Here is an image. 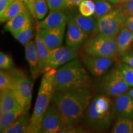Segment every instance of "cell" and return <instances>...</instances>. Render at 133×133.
Returning <instances> with one entry per match:
<instances>
[{
  "label": "cell",
  "instance_id": "1",
  "mask_svg": "<svg viewBox=\"0 0 133 133\" xmlns=\"http://www.w3.org/2000/svg\"><path fill=\"white\" fill-rule=\"evenodd\" d=\"M92 96L91 88L55 91L52 102L61 113L64 126L77 124L82 121Z\"/></svg>",
  "mask_w": 133,
  "mask_h": 133
},
{
  "label": "cell",
  "instance_id": "2",
  "mask_svg": "<svg viewBox=\"0 0 133 133\" xmlns=\"http://www.w3.org/2000/svg\"><path fill=\"white\" fill-rule=\"evenodd\" d=\"M55 91L91 88V80L81 61L77 57L56 70Z\"/></svg>",
  "mask_w": 133,
  "mask_h": 133
},
{
  "label": "cell",
  "instance_id": "3",
  "mask_svg": "<svg viewBox=\"0 0 133 133\" xmlns=\"http://www.w3.org/2000/svg\"><path fill=\"white\" fill-rule=\"evenodd\" d=\"M56 69H52L43 74L39 85L35 104L31 116L27 133L40 132L43 115L52 101L55 92L54 78Z\"/></svg>",
  "mask_w": 133,
  "mask_h": 133
},
{
  "label": "cell",
  "instance_id": "4",
  "mask_svg": "<svg viewBox=\"0 0 133 133\" xmlns=\"http://www.w3.org/2000/svg\"><path fill=\"white\" fill-rule=\"evenodd\" d=\"M115 115L114 104L110 98L98 96L91 101L84 118L86 123L91 128L102 131L111 125Z\"/></svg>",
  "mask_w": 133,
  "mask_h": 133
},
{
  "label": "cell",
  "instance_id": "5",
  "mask_svg": "<svg viewBox=\"0 0 133 133\" xmlns=\"http://www.w3.org/2000/svg\"><path fill=\"white\" fill-rule=\"evenodd\" d=\"M128 16L121 8L117 7L96 20L94 35L117 36L124 27Z\"/></svg>",
  "mask_w": 133,
  "mask_h": 133
},
{
  "label": "cell",
  "instance_id": "6",
  "mask_svg": "<svg viewBox=\"0 0 133 133\" xmlns=\"http://www.w3.org/2000/svg\"><path fill=\"white\" fill-rule=\"evenodd\" d=\"M8 71L12 78L11 89L14 91L25 112H29L32 98V80L21 69L13 68Z\"/></svg>",
  "mask_w": 133,
  "mask_h": 133
},
{
  "label": "cell",
  "instance_id": "7",
  "mask_svg": "<svg viewBox=\"0 0 133 133\" xmlns=\"http://www.w3.org/2000/svg\"><path fill=\"white\" fill-rule=\"evenodd\" d=\"M117 36L94 35L84 45L85 54L114 58L117 56Z\"/></svg>",
  "mask_w": 133,
  "mask_h": 133
},
{
  "label": "cell",
  "instance_id": "8",
  "mask_svg": "<svg viewBox=\"0 0 133 133\" xmlns=\"http://www.w3.org/2000/svg\"><path fill=\"white\" fill-rule=\"evenodd\" d=\"M101 87L108 96L116 97L124 94L129 86L119 69H112L103 78Z\"/></svg>",
  "mask_w": 133,
  "mask_h": 133
},
{
  "label": "cell",
  "instance_id": "9",
  "mask_svg": "<svg viewBox=\"0 0 133 133\" xmlns=\"http://www.w3.org/2000/svg\"><path fill=\"white\" fill-rule=\"evenodd\" d=\"M62 115L54 102L50 103L43 115L40 132L56 133L64 128Z\"/></svg>",
  "mask_w": 133,
  "mask_h": 133
},
{
  "label": "cell",
  "instance_id": "10",
  "mask_svg": "<svg viewBox=\"0 0 133 133\" xmlns=\"http://www.w3.org/2000/svg\"><path fill=\"white\" fill-rule=\"evenodd\" d=\"M78 49L70 47H59L51 50L46 65L45 72L52 69H56L62 66L78 56Z\"/></svg>",
  "mask_w": 133,
  "mask_h": 133
},
{
  "label": "cell",
  "instance_id": "11",
  "mask_svg": "<svg viewBox=\"0 0 133 133\" xmlns=\"http://www.w3.org/2000/svg\"><path fill=\"white\" fill-rule=\"evenodd\" d=\"M82 62L93 76H99L107 71L112 65L114 60L112 57L86 54L83 56Z\"/></svg>",
  "mask_w": 133,
  "mask_h": 133
},
{
  "label": "cell",
  "instance_id": "12",
  "mask_svg": "<svg viewBox=\"0 0 133 133\" xmlns=\"http://www.w3.org/2000/svg\"><path fill=\"white\" fill-rule=\"evenodd\" d=\"M65 28L66 25L49 29H41L39 25H38L36 31L39 33L46 45L51 51L61 47L62 44Z\"/></svg>",
  "mask_w": 133,
  "mask_h": 133
},
{
  "label": "cell",
  "instance_id": "13",
  "mask_svg": "<svg viewBox=\"0 0 133 133\" xmlns=\"http://www.w3.org/2000/svg\"><path fill=\"white\" fill-rule=\"evenodd\" d=\"M89 35L78 26L74 18L68 22L66 35V44L70 47L78 48L82 47L88 40Z\"/></svg>",
  "mask_w": 133,
  "mask_h": 133
},
{
  "label": "cell",
  "instance_id": "14",
  "mask_svg": "<svg viewBox=\"0 0 133 133\" xmlns=\"http://www.w3.org/2000/svg\"><path fill=\"white\" fill-rule=\"evenodd\" d=\"M115 114L119 117L133 119V98L128 94H123L115 97Z\"/></svg>",
  "mask_w": 133,
  "mask_h": 133
},
{
  "label": "cell",
  "instance_id": "15",
  "mask_svg": "<svg viewBox=\"0 0 133 133\" xmlns=\"http://www.w3.org/2000/svg\"><path fill=\"white\" fill-rule=\"evenodd\" d=\"M31 16L29 10L26 9L8 21L4 26V30L12 35L18 32L32 22Z\"/></svg>",
  "mask_w": 133,
  "mask_h": 133
},
{
  "label": "cell",
  "instance_id": "16",
  "mask_svg": "<svg viewBox=\"0 0 133 133\" xmlns=\"http://www.w3.org/2000/svg\"><path fill=\"white\" fill-rule=\"evenodd\" d=\"M26 60L29 64L30 70L31 78L33 80L36 79L40 74L39 59L36 49L35 41H30L25 46Z\"/></svg>",
  "mask_w": 133,
  "mask_h": 133
},
{
  "label": "cell",
  "instance_id": "17",
  "mask_svg": "<svg viewBox=\"0 0 133 133\" xmlns=\"http://www.w3.org/2000/svg\"><path fill=\"white\" fill-rule=\"evenodd\" d=\"M19 99L11 88L1 90L0 92V114L21 109Z\"/></svg>",
  "mask_w": 133,
  "mask_h": 133
},
{
  "label": "cell",
  "instance_id": "18",
  "mask_svg": "<svg viewBox=\"0 0 133 133\" xmlns=\"http://www.w3.org/2000/svg\"><path fill=\"white\" fill-rule=\"evenodd\" d=\"M67 17L62 11H51L45 19L38 24L41 29H49L66 25Z\"/></svg>",
  "mask_w": 133,
  "mask_h": 133
},
{
  "label": "cell",
  "instance_id": "19",
  "mask_svg": "<svg viewBox=\"0 0 133 133\" xmlns=\"http://www.w3.org/2000/svg\"><path fill=\"white\" fill-rule=\"evenodd\" d=\"M117 56H122L128 52L133 44V31L124 26L117 37Z\"/></svg>",
  "mask_w": 133,
  "mask_h": 133
},
{
  "label": "cell",
  "instance_id": "20",
  "mask_svg": "<svg viewBox=\"0 0 133 133\" xmlns=\"http://www.w3.org/2000/svg\"><path fill=\"white\" fill-rule=\"evenodd\" d=\"M35 41L36 49L37 51L38 59H39L40 74L42 75L45 73L46 66L47 65L48 59H49L51 50L46 45L37 31L36 33Z\"/></svg>",
  "mask_w": 133,
  "mask_h": 133
},
{
  "label": "cell",
  "instance_id": "21",
  "mask_svg": "<svg viewBox=\"0 0 133 133\" xmlns=\"http://www.w3.org/2000/svg\"><path fill=\"white\" fill-rule=\"evenodd\" d=\"M26 9L28 8L23 0H14L4 12L0 14V21L1 23L7 22L10 19Z\"/></svg>",
  "mask_w": 133,
  "mask_h": 133
},
{
  "label": "cell",
  "instance_id": "22",
  "mask_svg": "<svg viewBox=\"0 0 133 133\" xmlns=\"http://www.w3.org/2000/svg\"><path fill=\"white\" fill-rule=\"evenodd\" d=\"M30 117L29 112H24L3 133H24L27 132Z\"/></svg>",
  "mask_w": 133,
  "mask_h": 133
},
{
  "label": "cell",
  "instance_id": "23",
  "mask_svg": "<svg viewBox=\"0 0 133 133\" xmlns=\"http://www.w3.org/2000/svg\"><path fill=\"white\" fill-rule=\"evenodd\" d=\"M24 112H25L24 109L21 108L0 114V132L3 133L5 129L11 126Z\"/></svg>",
  "mask_w": 133,
  "mask_h": 133
},
{
  "label": "cell",
  "instance_id": "24",
  "mask_svg": "<svg viewBox=\"0 0 133 133\" xmlns=\"http://www.w3.org/2000/svg\"><path fill=\"white\" fill-rule=\"evenodd\" d=\"M74 19L79 27L88 35H93L96 26V21L93 17L84 16L79 13L74 17Z\"/></svg>",
  "mask_w": 133,
  "mask_h": 133
},
{
  "label": "cell",
  "instance_id": "25",
  "mask_svg": "<svg viewBox=\"0 0 133 133\" xmlns=\"http://www.w3.org/2000/svg\"><path fill=\"white\" fill-rule=\"evenodd\" d=\"M113 133H133V119L119 117L112 129Z\"/></svg>",
  "mask_w": 133,
  "mask_h": 133
},
{
  "label": "cell",
  "instance_id": "26",
  "mask_svg": "<svg viewBox=\"0 0 133 133\" xmlns=\"http://www.w3.org/2000/svg\"><path fill=\"white\" fill-rule=\"evenodd\" d=\"M33 32H34V27H33L32 22H31L24 29L18 32L14 33L12 35L22 45L25 46L31 40V38L33 35Z\"/></svg>",
  "mask_w": 133,
  "mask_h": 133
},
{
  "label": "cell",
  "instance_id": "27",
  "mask_svg": "<svg viewBox=\"0 0 133 133\" xmlns=\"http://www.w3.org/2000/svg\"><path fill=\"white\" fill-rule=\"evenodd\" d=\"M114 8L113 5L104 0H97L95 1V11L92 17L96 20L111 11Z\"/></svg>",
  "mask_w": 133,
  "mask_h": 133
},
{
  "label": "cell",
  "instance_id": "28",
  "mask_svg": "<svg viewBox=\"0 0 133 133\" xmlns=\"http://www.w3.org/2000/svg\"><path fill=\"white\" fill-rule=\"evenodd\" d=\"M79 11L84 16H93L95 11V2L92 0H83L79 4Z\"/></svg>",
  "mask_w": 133,
  "mask_h": 133
},
{
  "label": "cell",
  "instance_id": "29",
  "mask_svg": "<svg viewBox=\"0 0 133 133\" xmlns=\"http://www.w3.org/2000/svg\"><path fill=\"white\" fill-rule=\"evenodd\" d=\"M48 5L46 0H35V12L36 18L42 20L47 14Z\"/></svg>",
  "mask_w": 133,
  "mask_h": 133
},
{
  "label": "cell",
  "instance_id": "30",
  "mask_svg": "<svg viewBox=\"0 0 133 133\" xmlns=\"http://www.w3.org/2000/svg\"><path fill=\"white\" fill-rule=\"evenodd\" d=\"M51 11H63L70 9L67 0H46Z\"/></svg>",
  "mask_w": 133,
  "mask_h": 133
},
{
  "label": "cell",
  "instance_id": "31",
  "mask_svg": "<svg viewBox=\"0 0 133 133\" xmlns=\"http://www.w3.org/2000/svg\"><path fill=\"white\" fill-rule=\"evenodd\" d=\"M12 86V78L8 71L1 70L0 71V91L9 89Z\"/></svg>",
  "mask_w": 133,
  "mask_h": 133
},
{
  "label": "cell",
  "instance_id": "32",
  "mask_svg": "<svg viewBox=\"0 0 133 133\" xmlns=\"http://www.w3.org/2000/svg\"><path fill=\"white\" fill-rule=\"evenodd\" d=\"M119 70L123 75L126 83L129 87L133 86V67L128 64H123L120 66Z\"/></svg>",
  "mask_w": 133,
  "mask_h": 133
},
{
  "label": "cell",
  "instance_id": "33",
  "mask_svg": "<svg viewBox=\"0 0 133 133\" xmlns=\"http://www.w3.org/2000/svg\"><path fill=\"white\" fill-rule=\"evenodd\" d=\"M14 64L12 57L7 54L0 52V68L1 70H9L14 68Z\"/></svg>",
  "mask_w": 133,
  "mask_h": 133
},
{
  "label": "cell",
  "instance_id": "34",
  "mask_svg": "<svg viewBox=\"0 0 133 133\" xmlns=\"http://www.w3.org/2000/svg\"><path fill=\"white\" fill-rule=\"evenodd\" d=\"M118 7L123 10L128 17L133 16V0L119 3Z\"/></svg>",
  "mask_w": 133,
  "mask_h": 133
},
{
  "label": "cell",
  "instance_id": "35",
  "mask_svg": "<svg viewBox=\"0 0 133 133\" xmlns=\"http://www.w3.org/2000/svg\"><path fill=\"white\" fill-rule=\"evenodd\" d=\"M76 124H70V125L64 126V128L59 131V132H66V133H74V132H83V129L75 126Z\"/></svg>",
  "mask_w": 133,
  "mask_h": 133
},
{
  "label": "cell",
  "instance_id": "36",
  "mask_svg": "<svg viewBox=\"0 0 133 133\" xmlns=\"http://www.w3.org/2000/svg\"><path fill=\"white\" fill-rule=\"evenodd\" d=\"M121 57L123 62L133 67V53L126 52Z\"/></svg>",
  "mask_w": 133,
  "mask_h": 133
},
{
  "label": "cell",
  "instance_id": "37",
  "mask_svg": "<svg viewBox=\"0 0 133 133\" xmlns=\"http://www.w3.org/2000/svg\"><path fill=\"white\" fill-rule=\"evenodd\" d=\"M24 3H25L26 7L29 10L30 12H31L32 17L36 18L35 12V0H23Z\"/></svg>",
  "mask_w": 133,
  "mask_h": 133
},
{
  "label": "cell",
  "instance_id": "38",
  "mask_svg": "<svg viewBox=\"0 0 133 133\" xmlns=\"http://www.w3.org/2000/svg\"><path fill=\"white\" fill-rule=\"evenodd\" d=\"M14 0H0V14L3 13Z\"/></svg>",
  "mask_w": 133,
  "mask_h": 133
},
{
  "label": "cell",
  "instance_id": "39",
  "mask_svg": "<svg viewBox=\"0 0 133 133\" xmlns=\"http://www.w3.org/2000/svg\"><path fill=\"white\" fill-rule=\"evenodd\" d=\"M124 26L128 29L129 30L133 31V16L128 17Z\"/></svg>",
  "mask_w": 133,
  "mask_h": 133
},
{
  "label": "cell",
  "instance_id": "40",
  "mask_svg": "<svg viewBox=\"0 0 133 133\" xmlns=\"http://www.w3.org/2000/svg\"><path fill=\"white\" fill-rule=\"evenodd\" d=\"M83 1V0H67L68 3H69V6L70 8L76 6H79V4H80L81 1Z\"/></svg>",
  "mask_w": 133,
  "mask_h": 133
},
{
  "label": "cell",
  "instance_id": "41",
  "mask_svg": "<svg viewBox=\"0 0 133 133\" xmlns=\"http://www.w3.org/2000/svg\"><path fill=\"white\" fill-rule=\"evenodd\" d=\"M128 94L129 96H131V97L133 98V88L132 89H130V90L128 92Z\"/></svg>",
  "mask_w": 133,
  "mask_h": 133
},
{
  "label": "cell",
  "instance_id": "42",
  "mask_svg": "<svg viewBox=\"0 0 133 133\" xmlns=\"http://www.w3.org/2000/svg\"><path fill=\"white\" fill-rule=\"evenodd\" d=\"M129 1V0H117L116 1V4H119V3H123V2H126V1Z\"/></svg>",
  "mask_w": 133,
  "mask_h": 133
},
{
  "label": "cell",
  "instance_id": "43",
  "mask_svg": "<svg viewBox=\"0 0 133 133\" xmlns=\"http://www.w3.org/2000/svg\"><path fill=\"white\" fill-rule=\"evenodd\" d=\"M104 1H110V2H112L114 4H116V1L117 0H104Z\"/></svg>",
  "mask_w": 133,
  "mask_h": 133
}]
</instances>
